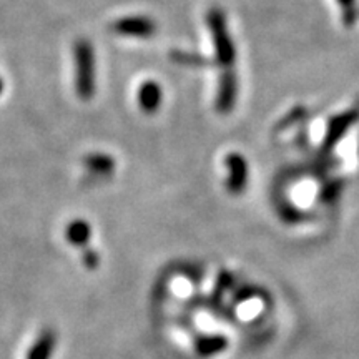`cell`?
<instances>
[{"label": "cell", "instance_id": "1", "mask_svg": "<svg viewBox=\"0 0 359 359\" xmlns=\"http://www.w3.org/2000/svg\"><path fill=\"white\" fill-rule=\"evenodd\" d=\"M57 346V334L52 329H45L37 338L30 351H28L27 359H50Z\"/></svg>", "mask_w": 359, "mask_h": 359}, {"label": "cell", "instance_id": "2", "mask_svg": "<svg viewBox=\"0 0 359 359\" xmlns=\"http://www.w3.org/2000/svg\"><path fill=\"white\" fill-rule=\"evenodd\" d=\"M226 346H228V341H226L225 338L213 336V338H203V340L198 341L195 349L200 356L206 358V356H213V354L221 353Z\"/></svg>", "mask_w": 359, "mask_h": 359}, {"label": "cell", "instance_id": "3", "mask_svg": "<svg viewBox=\"0 0 359 359\" xmlns=\"http://www.w3.org/2000/svg\"><path fill=\"white\" fill-rule=\"evenodd\" d=\"M68 238L73 245H84L86 238H89V228H86L85 225L77 223V225H73L72 228L68 230Z\"/></svg>", "mask_w": 359, "mask_h": 359}]
</instances>
